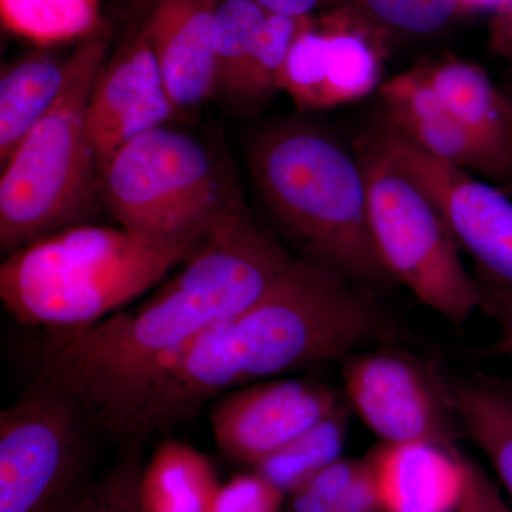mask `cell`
Segmentation results:
<instances>
[{
  "mask_svg": "<svg viewBox=\"0 0 512 512\" xmlns=\"http://www.w3.org/2000/svg\"><path fill=\"white\" fill-rule=\"evenodd\" d=\"M396 338L373 293L301 262L264 301L224 320L87 407L128 444L187 423L232 390L305 367L343 362Z\"/></svg>",
  "mask_w": 512,
  "mask_h": 512,
  "instance_id": "obj_1",
  "label": "cell"
},
{
  "mask_svg": "<svg viewBox=\"0 0 512 512\" xmlns=\"http://www.w3.org/2000/svg\"><path fill=\"white\" fill-rule=\"evenodd\" d=\"M301 262L242 198L156 293L62 339L40 376L86 410L212 326L264 301Z\"/></svg>",
  "mask_w": 512,
  "mask_h": 512,
  "instance_id": "obj_2",
  "label": "cell"
},
{
  "mask_svg": "<svg viewBox=\"0 0 512 512\" xmlns=\"http://www.w3.org/2000/svg\"><path fill=\"white\" fill-rule=\"evenodd\" d=\"M247 164L269 220L301 261L370 293L396 284L373 239L355 148L315 124L282 121L254 137Z\"/></svg>",
  "mask_w": 512,
  "mask_h": 512,
  "instance_id": "obj_3",
  "label": "cell"
},
{
  "mask_svg": "<svg viewBox=\"0 0 512 512\" xmlns=\"http://www.w3.org/2000/svg\"><path fill=\"white\" fill-rule=\"evenodd\" d=\"M197 248L123 227L76 225L6 256L0 299L16 322L69 338L130 306Z\"/></svg>",
  "mask_w": 512,
  "mask_h": 512,
  "instance_id": "obj_4",
  "label": "cell"
},
{
  "mask_svg": "<svg viewBox=\"0 0 512 512\" xmlns=\"http://www.w3.org/2000/svg\"><path fill=\"white\" fill-rule=\"evenodd\" d=\"M107 49L106 26L80 40L59 99L2 167L0 248L8 255L62 229L89 224L99 208L100 171L87 111Z\"/></svg>",
  "mask_w": 512,
  "mask_h": 512,
  "instance_id": "obj_5",
  "label": "cell"
},
{
  "mask_svg": "<svg viewBox=\"0 0 512 512\" xmlns=\"http://www.w3.org/2000/svg\"><path fill=\"white\" fill-rule=\"evenodd\" d=\"M101 202L120 227L200 247L244 198L231 170L184 131L154 128L128 141L100 171Z\"/></svg>",
  "mask_w": 512,
  "mask_h": 512,
  "instance_id": "obj_6",
  "label": "cell"
},
{
  "mask_svg": "<svg viewBox=\"0 0 512 512\" xmlns=\"http://www.w3.org/2000/svg\"><path fill=\"white\" fill-rule=\"evenodd\" d=\"M355 151L365 174L370 229L387 271L431 311L463 323L480 308V296L440 212L369 131L357 138Z\"/></svg>",
  "mask_w": 512,
  "mask_h": 512,
  "instance_id": "obj_7",
  "label": "cell"
},
{
  "mask_svg": "<svg viewBox=\"0 0 512 512\" xmlns=\"http://www.w3.org/2000/svg\"><path fill=\"white\" fill-rule=\"evenodd\" d=\"M82 403L40 376L0 414V512H69L92 481Z\"/></svg>",
  "mask_w": 512,
  "mask_h": 512,
  "instance_id": "obj_8",
  "label": "cell"
},
{
  "mask_svg": "<svg viewBox=\"0 0 512 512\" xmlns=\"http://www.w3.org/2000/svg\"><path fill=\"white\" fill-rule=\"evenodd\" d=\"M342 363L346 400L384 444L457 447L463 430L447 379L406 350L356 352Z\"/></svg>",
  "mask_w": 512,
  "mask_h": 512,
  "instance_id": "obj_9",
  "label": "cell"
},
{
  "mask_svg": "<svg viewBox=\"0 0 512 512\" xmlns=\"http://www.w3.org/2000/svg\"><path fill=\"white\" fill-rule=\"evenodd\" d=\"M369 133L430 198L461 251L512 284V201L507 192L478 180L461 165L427 153L384 119Z\"/></svg>",
  "mask_w": 512,
  "mask_h": 512,
  "instance_id": "obj_10",
  "label": "cell"
},
{
  "mask_svg": "<svg viewBox=\"0 0 512 512\" xmlns=\"http://www.w3.org/2000/svg\"><path fill=\"white\" fill-rule=\"evenodd\" d=\"M386 49L383 30L352 6L311 16L286 59L279 92L299 110L355 103L379 90Z\"/></svg>",
  "mask_w": 512,
  "mask_h": 512,
  "instance_id": "obj_11",
  "label": "cell"
},
{
  "mask_svg": "<svg viewBox=\"0 0 512 512\" xmlns=\"http://www.w3.org/2000/svg\"><path fill=\"white\" fill-rule=\"evenodd\" d=\"M340 402V393L318 380L248 384L214 403L212 436L229 460L255 467L328 416Z\"/></svg>",
  "mask_w": 512,
  "mask_h": 512,
  "instance_id": "obj_12",
  "label": "cell"
},
{
  "mask_svg": "<svg viewBox=\"0 0 512 512\" xmlns=\"http://www.w3.org/2000/svg\"><path fill=\"white\" fill-rule=\"evenodd\" d=\"M178 113L146 30L119 47L94 83L87 128L99 171L128 141L167 126Z\"/></svg>",
  "mask_w": 512,
  "mask_h": 512,
  "instance_id": "obj_13",
  "label": "cell"
},
{
  "mask_svg": "<svg viewBox=\"0 0 512 512\" xmlns=\"http://www.w3.org/2000/svg\"><path fill=\"white\" fill-rule=\"evenodd\" d=\"M218 2L154 0L141 23L178 111L195 109L217 92L214 23Z\"/></svg>",
  "mask_w": 512,
  "mask_h": 512,
  "instance_id": "obj_14",
  "label": "cell"
},
{
  "mask_svg": "<svg viewBox=\"0 0 512 512\" xmlns=\"http://www.w3.org/2000/svg\"><path fill=\"white\" fill-rule=\"evenodd\" d=\"M383 119L427 153L498 184V171L481 144L447 109L420 66L384 80Z\"/></svg>",
  "mask_w": 512,
  "mask_h": 512,
  "instance_id": "obj_15",
  "label": "cell"
},
{
  "mask_svg": "<svg viewBox=\"0 0 512 512\" xmlns=\"http://www.w3.org/2000/svg\"><path fill=\"white\" fill-rule=\"evenodd\" d=\"M380 512H458L463 453L434 443L384 444L369 453Z\"/></svg>",
  "mask_w": 512,
  "mask_h": 512,
  "instance_id": "obj_16",
  "label": "cell"
},
{
  "mask_svg": "<svg viewBox=\"0 0 512 512\" xmlns=\"http://www.w3.org/2000/svg\"><path fill=\"white\" fill-rule=\"evenodd\" d=\"M448 110L476 138L498 171L501 190L512 181V97L501 92L483 67L450 57L420 66Z\"/></svg>",
  "mask_w": 512,
  "mask_h": 512,
  "instance_id": "obj_17",
  "label": "cell"
},
{
  "mask_svg": "<svg viewBox=\"0 0 512 512\" xmlns=\"http://www.w3.org/2000/svg\"><path fill=\"white\" fill-rule=\"evenodd\" d=\"M210 458L177 440L156 448L138 480L141 512H210L220 490Z\"/></svg>",
  "mask_w": 512,
  "mask_h": 512,
  "instance_id": "obj_18",
  "label": "cell"
},
{
  "mask_svg": "<svg viewBox=\"0 0 512 512\" xmlns=\"http://www.w3.org/2000/svg\"><path fill=\"white\" fill-rule=\"evenodd\" d=\"M69 59L33 52L3 67L0 76V164L13 156L59 99Z\"/></svg>",
  "mask_w": 512,
  "mask_h": 512,
  "instance_id": "obj_19",
  "label": "cell"
},
{
  "mask_svg": "<svg viewBox=\"0 0 512 512\" xmlns=\"http://www.w3.org/2000/svg\"><path fill=\"white\" fill-rule=\"evenodd\" d=\"M464 436L491 461L512 497V386L488 376L447 380Z\"/></svg>",
  "mask_w": 512,
  "mask_h": 512,
  "instance_id": "obj_20",
  "label": "cell"
},
{
  "mask_svg": "<svg viewBox=\"0 0 512 512\" xmlns=\"http://www.w3.org/2000/svg\"><path fill=\"white\" fill-rule=\"evenodd\" d=\"M350 406L342 400L318 423L252 467L289 497L340 460L348 440Z\"/></svg>",
  "mask_w": 512,
  "mask_h": 512,
  "instance_id": "obj_21",
  "label": "cell"
},
{
  "mask_svg": "<svg viewBox=\"0 0 512 512\" xmlns=\"http://www.w3.org/2000/svg\"><path fill=\"white\" fill-rule=\"evenodd\" d=\"M3 26L39 46L83 40L104 28L100 0H0Z\"/></svg>",
  "mask_w": 512,
  "mask_h": 512,
  "instance_id": "obj_22",
  "label": "cell"
},
{
  "mask_svg": "<svg viewBox=\"0 0 512 512\" xmlns=\"http://www.w3.org/2000/svg\"><path fill=\"white\" fill-rule=\"evenodd\" d=\"M288 498L292 512H380L379 488L369 454L340 458Z\"/></svg>",
  "mask_w": 512,
  "mask_h": 512,
  "instance_id": "obj_23",
  "label": "cell"
},
{
  "mask_svg": "<svg viewBox=\"0 0 512 512\" xmlns=\"http://www.w3.org/2000/svg\"><path fill=\"white\" fill-rule=\"evenodd\" d=\"M266 13L249 0H220L215 10L217 90L237 100L242 77Z\"/></svg>",
  "mask_w": 512,
  "mask_h": 512,
  "instance_id": "obj_24",
  "label": "cell"
},
{
  "mask_svg": "<svg viewBox=\"0 0 512 512\" xmlns=\"http://www.w3.org/2000/svg\"><path fill=\"white\" fill-rule=\"evenodd\" d=\"M306 18H289V16L266 15L254 49L249 56L237 103L242 106L256 107L269 103L279 92V79L286 59L291 52L293 42L305 28Z\"/></svg>",
  "mask_w": 512,
  "mask_h": 512,
  "instance_id": "obj_25",
  "label": "cell"
},
{
  "mask_svg": "<svg viewBox=\"0 0 512 512\" xmlns=\"http://www.w3.org/2000/svg\"><path fill=\"white\" fill-rule=\"evenodd\" d=\"M377 28L427 36L446 28L458 13L461 0H349Z\"/></svg>",
  "mask_w": 512,
  "mask_h": 512,
  "instance_id": "obj_26",
  "label": "cell"
},
{
  "mask_svg": "<svg viewBox=\"0 0 512 512\" xmlns=\"http://www.w3.org/2000/svg\"><path fill=\"white\" fill-rule=\"evenodd\" d=\"M141 468L136 461L121 464L109 476L90 483L69 512H141L137 495Z\"/></svg>",
  "mask_w": 512,
  "mask_h": 512,
  "instance_id": "obj_27",
  "label": "cell"
},
{
  "mask_svg": "<svg viewBox=\"0 0 512 512\" xmlns=\"http://www.w3.org/2000/svg\"><path fill=\"white\" fill-rule=\"evenodd\" d=\"M286 495L261 474H237L221 484L210 512H279Z\"/></svg>",
  "mask_w": 512,
  "mask_h": 512,
  "instance_id": "obj_28",
  "label": "cell"
},
{
  "mask_svg": "<svg viewBox=\"0 0 512 512\" xmlns=\"http://www.w3.org/2000/svg\"><path fill=\"white\" fill-rule=\"evenodd\" d=\"M480 311L488 316L498 329V339L488 352L495 356H504L512 362V284L498 278L485 269L476 266L474 272Z\"/></svg>",
  "mask_w": 512,
  "mask_h": 512,
  "instance_id": "obj_29",
  "label": "cell"
},
{
  "mask_svg": "<svg viewBox=\"0 0 512 512\" xmlns=\"http://www.w3.org/2000/svg\"><path fill=\"white\" fill-rule=\"evenodd\" d=\"M464 493L458 512H512L477 461L463 454Z\"/></svg>",
  "mask_w": 512,
  "mask_h": 512,
  "instance_id": "obj_30",
  "label": "cell"
},
{
  "mask_svg": "<svg viewBox=\"0 0 512 512\" xmlns=\"http://www.w3.org/2000/svg\"><path fill=\"white\" fill-rule=\"evenodd\" d=\"M266 15L289 16V18H306L315 16L320 10L339 8L335 0H249Z\"/></svg>",
  "mask_w": 512,
  "mask_h": 512,
  "instance_id": "obj_31",
  "label": "cell"
},
{
  "mask_svg": "<svg viewBox=\"0 0 512 512\" xmlns=\"http://www.w3.org/2000/svg\"><path fill=\"white\" fill-rule=\"evenodd\" d=\"M488 32L490 52L494 56L512 57V2L494 13Z\"/></svg>",
  "mask_w": 512,
  "mask_h": 512,
  "instance_id": "obj_32",
  "label": "cell"
},
{
  "mask_svg": "<svg viewBox=\"0 0 512 512\" xmlns=\"http://www.w3.org/2000/svg\"><path fill=\"white\" fill-rule=\"evenodd\" d=\"M511 2L512 0H461V5H463V10L494 8L497 12L504 6L510 5Z\"/></svg>",
  "mask_w": 512,
  "mask_h": 512,
  "instance_id": "obj_33",
  "label": "cell"
},
{
  "mask_svg": "<svg viewBox=\"0 0 512 512\" xmlns=\"http://www.w3.org/2000/svg\"><path fill=\"white\" fill-rule=\"evenodd\" d=\"M126 2L131 10H136V12L140 13L143 12L144 15H146L148 8H150L154 0H126Z\"/></svg>",
  "mask_w": 512,
  "mask_h": 512,
  "instance_id": "obj_34",
  "label": "cell"
},
{
  "mask_svg": "<svg viewBox=\"0 0 512 512\" xmlns=\"http://www.w3.org/2000/svg\"><path fill=\"white\" fill-rule=\"evenodd\" d=\"M336 5L338 6H349V0H335Z\"/></svg>",
  "mask_w": 512,
  "mask_h": 512,
  "instance_id": "obj_35",
  "label": "cell"
}]
</instances>
